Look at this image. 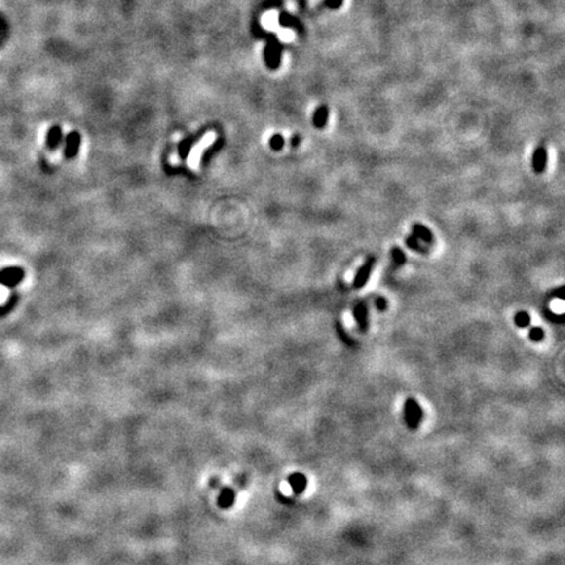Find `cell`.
<instances>
[{
  "mask_svg": "<svg viewBox=\"0 0 565 565\" xmlns=\"http://www.w3.org/2000/svg\"><path fill=\"white\" fill-rule=\"evenodd\" d=\"M281 51H283V47H281L280 41L273 34L272 36H268L263 56H264L266 66L269 70H277L279 68L281 62Z\"/></svg>",
  "mask_w": 565,
  "mask_h": 565,
  "instance_id": "1",
  "label": "cell"
},
{
  "mask_svg": "<svg viewBox=\"0 0 565 565\" xmlns=\"http://www.w3.org/2000/svg\"><path fill=\"white\" fill-rule=\"evenodd\" d=\"M404 419H406V424L411 429H417V427L421 424L423 410L414 398H408L407 401L404 402Z\"/></svg>",
  "mask_w": 565,
  "mask_h": 565,
  "instance_id": "2",
  "label": "cell"
},
{
  "mask_svg": "<svg viewBox=\"0 0 565 565\" xmlns=\"http://www.w3.org/2000/svg\"><path fill=\"white\" fill-rule=\"evenodd\" d=\"M25 272L20 267H7L0 271V284L12 288L24 280Z\"/></svg>",
  "mask_w": 565,
  "mask_h": 565,
  "instance_id": "3",
  "label": "cell"
},
{
  "mask_svg": "<svg viewBox=\"0 0 565 565\" xmlns=\"http://www.w3.org/2000/svg\"><path fill=\"white\" fill-rule=\"evenodd\" d=\"M214 140H215V134L211 132V134H207L206 136L202 139V142L195 146V148L192 150V152H191L190 157H188V164H190V166H192V168H196V166H198L199 162H200L202 153L204 152V150H207V148L214 143Z\"/></svg>",
  "mask_w": 565,
  "mask_h": 565,
  "instance_id": "4",
  "label": "cell"
},
{
  "mask_svg": "<svg viewBox=\"0 0 565 565\" xmlns=\"http://www.w3.org/2000/svg\"><path fill=\"white\" fill-rule=\"evenodd\" d=\"M375 262L376 259L373 257H369L363 266L360 267L359 272L356 273L355 279H353V287L355 288L360 289L363 288L364 285H367L368 280H369V277L372 275V269H373V266H375Z\"/></svg>",
  "mask_w": 565,
  "mask_h": 565,
  "instance_id": "5",
  "label": "cell"
},
{
  "mask_svg": "<svg viewBox=\"0 0 565 565\" xmlns=\"http://www.w3.org/2000/svg\"><path fill=\"white\" fill-rule=\"evenodd\" d=\"M547 162H548V153H547V150L544 147H538L535 150V152H534V154H532V160H531L532 170H534L536 174H542V173L546 170Z\"/></svg>",
  "mask_w": 565,
  "mask_h": 565,
  "instance_id": "6",
  "label": "cell"
},
{
  "mask_svg": "<svg viewBox=\"0 0 565 565\" xmlns=\"http://www.w3.org/2000/svg\"><path fill=\"white\" fill-rule=\"evenodd\" d=\"M79 147H80V134L76 131L70 132V134L67 135V139H66V150H64L66 157L67 158L75 157L76 154H77V152H79Z\"/></svg>",
  "mask_w": 565,
  "mask_h": 565,
  "instance_id": "7",
  "label": "cell"
},
{
  "mask_svg": "<svg viewBox=\"0 0 565 565\" xmlns=\"http://www.w3.org/2000/svg\"><path fill=\"white\" fill-rule=\"evenodd\" d=\"M288 482H289V486H291V488H292V490L295 492V493L300 494V493H302L303 490H306L307 479H306V476L303 475V474H300V472L292 474V475L289 476Z\"/></svg>",
  "mask_w": 565,
  "mask_h": 565,
  "instance_id": "8",
  "label": "cell"
},
{
  "mask_svg": "<svg viewBox=\"0 0 565 565\" xmlns=\"http://www.w3.org/2000/svg\"><path fill=\"white\" fill-rule=\"evenodd\" d=\"M353 317H355L356 322L359 325L361 331H367L368 330V309L364 303H357L353 309Z\"/></svg>",
  "mask_w": 565,
  "mask_h": 565,
  "instance_id": "9",
  "label": "cell"
},
{
  "mask_svg": "<svg viewBox=\"0 0 565 565\" xmlns=\"http://www.w3.org/2000/svg\"><path fill=\"white\" fill-rule=\"evenodd\" d=\"M63 139V132L59 126H53L47 132V138H46V144L49 147L50 150H56L59 144L62 143Z\"/></svg>",
  "mask_w": 565,
  "mask_h": 565,
  "instance_id": "10",
  "label": "cell"
},
{
  "mask_svg": "<svg viewBox=\"0 0 565 565\" xmlns=\"http://www.w3.org/2000/svg\"><path fill=\"white\" fill-rule=\"evenodd\" d=\"M329 115L330 112L327 106L321 105L319 108H317V110L314 112V115H313V124H314V127L325 128L327 122H329Z\"/></svg>",
  "mask_w": 565,
  "mask_h": 565,
  "instance_id": "11",
  "label": "cell"
},
{
  "mask_svg": "<svg viewBox=\"0 0 565 565\" xmlns=\"http://www.w3.org/2000/svg\"><path fill=\"white\" fill-rule=\"evenodd\" d=\"M412 232H414V236H415L417 240L423 241V242L425 243L434 242L433 234H432L431 230H429L427 226H424V225L414 224V226H412Z\"/></svg>",
  "mask_w": 565,
  "mask_h": 565,
  "instance_id": "12",
  "label": "cell"
},
{
  "mask_svg": "<svg viewBox=\"0 0 565 565\" xmlns=\"http://www.w3.org/2000/svg\"><path fill=\"white\" fill-rule=\"evenodd\" d=\"M279 24H280L281 27L292 28V29H296L299 32L302 30V27H301L299 20L296 17H293L292 15L287 13V12H281L280 15H279Z\"/></svg>",
  "mask_w": 565,
  "mask_h": 565,
  "instance_id": "13",
  "label": "cell"
},
{
  "mask_svg": "<svg viewBox=\"0 0 565 565\" xmlns=\"http://www.w3.org/2000/svg\"><path fill=\"white\" fill-rule=\"evenodd\" d=\"M234 498H236L234 490H230V488H224L223 492L220 493V497H219V505L221 508H224V509H228V508L233 505Z\"/></svg>",
  "mask_w": 565,
  "mask_h": 565,
  "instance_id": "14",
  "label": "cell"
},
{
  "mask_svg": "<svg viewBox=\"0 0 565 565\" xmlns=\"http://www.w3.org/2000/svg\"><path fill=\"white\" fill-rule=\"evenodd\" d=\"M514 322H516V325L518 326V327L525 329V327H527V326L530 325L531 318H530V314H528L527 311H518L516 314V317H514Z\"/></svg>",
  "mask_w": 565,
  "mask_h": 565,
  "instance_id": "15",
  "label": "cell"
},
{
  "mask_svg": "<svg viewBox=\"0 0 565 565\" xmlns=\"http://www.w3.org/2000/svg\"><path fill=\"white\" fill-rule=\"evenodd\" d=\"M406 245H407L410 249H412V250L419 251V253H427V249L420 243V241L417 240L415 236L407 237V238H406Z\"/></svg>",
  "mask_w": 565,
  "mask_h": 565,
  "instance_id": "16",
  "label": "cell"
},
{
  "mask_svg": "<svg viewBox=\"0 0 565 565\" xmlns=\"http://www.w3.org/2000/svg\"><path fill=\"white\" fill-rule=\"evenodd\" d=\"M391 257H393L394 263L398 267L403 266L404 263H406V254H404L401 247H393L391 249Z\"/></svg>",
  "mask_w": 565,
  "mask_h": 565,
  "instance_id": "17",
  "label": "cell"
},
{
  "mask_svg": "<svg viewBox=\"0 0 565 565\" xmlns=\"http://www.w3.org/2000/svg\"><path fill=\"white\" fill-rule=\"evenodd\" d=\"M269 147L273 151H280L284 147V138L280 134H275L269 139Z\"/></svg>",
  "mask_w": 565,
  "mask_h": 565,
  "instance_id": "18",
  "label": "cell"
},
{
  "mask_svg": "<svg viewBox=\"0 0 565 565\" xmlns=\"http://www.w3.org/2000/svg\"><path fill=\"white\" fill-rule=\"evenodd\" d=\"M528 337H530V340L538 343V341H542L544 339V331H543L542 327H532L528 333Z\"/></svg>",
  "mask_w": 565,
  "mask_h": 565,
  "instance_id": "19",
  "label": "cell"
},
{
  "mask_svg": "<svg viewBox=\"0 0 565 565\" xmlns=\"http://www.w3.org/2000/svg\"><path fill=\"white\" fill-rule=\"evenodd\" d=\"M190 147H191L190 139H185L184 142L180 143V146H178V151H180L181 157H186V156H188Z\"/></svg>",
  "mask_w": 565,
  "mask_h": 565,
  "instance_id": "20",
  "label": "cell"
},
{
  "mask_svg": "<svg viewBox=\"0 0 565 565\" xmlns=\"http://www.w3.org/2000/svg\"><path fill=\"white\" fill-rule=\"evenodd\" d=\"M343 0H326V7L331 8V9H338L341 7Z\"/></svg>",
  "mask_w": 565,
  "mask_h": 565,
  "instance_id": "21",
  "label": "cell"
},
{
  "mask_svg": "<svg viewBox=\"0 0 565 565\" xmlns=\"http://www.w3.org/2000/svg\"><path fill=\"white\" fill-rule=\"evenodd\" d=\"M376 307L381 311L386 310V309H387V301H386L383 297H379V299L376 300Z\"/></svg>",
  "mask_w": 565,
  "mask_h": 565,
  "instance_id": "22",
  "label": "cell"
},
{
  "mask_svg": "<svg viewBox=\"0 0 565 565\" xmlns=\"http://www.w3.org/2000/svg\"><path fill=\"white\" fill-rule=\"evenodd\" d=\"M300 143H301V136H300V135H293L292 139H291V144H292V147L297 148V147L300 146Z\"/></svg>",
  "mask_w": 565,
  "mask_h": 565,
  "instance_id": "23",
  "label": "cell"
}]
</instances>
